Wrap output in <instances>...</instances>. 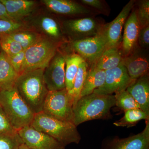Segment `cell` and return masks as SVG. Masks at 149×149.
I'll list each match as a JSON object with an SVG mask.
<instances>
[{
  "instance_id": "1",
  "label": "cell",
  "mask_w": 149,
  "mask_h": 149,
  "mask_svg": "<svg viewBox=\"0 0 149 149\" xmlns=\"http://www.w3.org/2000/svg\"><path fill=\"white\" fill-rule=\"evenodd\" d=\"M44 69L30 70L19 74L15 88L35 113L42 111L49 91L43 76Z\"/></svg>"
},
{
  "instance_id": "2",
  "label": "cell",
  "mask_w": 149,
  "mask_h": 149,
  "mask_svg": "<svg viewBox=\"0 0 149 149\" xmlns=\"http://www.w3.org/2000/svg\"><path fill=\"white\" fill-rule=\"evenodd\" d=\"M114 95L92 93L78 100L73 107V123L76 126L89 120L108 119L115 106Z\"/></svg>"
},
{
  "instance_id": "3",
  "label": "cell",
  "mask_w": 149,
  "mask_h": 149,
  "mask_svg": "<svg viewBox=\"0 0 149 149\" xmlns=\"http://www.w3.org/2000/svg\"><path fill=\"white\" fill-rule=\"evenodd\" d=\"M31 125L50 136L65 147L70 144H79L81 141L77 126L73 123L58 120L42 111L35 114Z\"/></svg>"
},
{
  "instance_id": "4",
  "label": "cell",
  "mask_w": 149,
  "mask_h": 149,
  "mask_svg": "<svg viewBox=\"0 0 149 149\" xmlns=\"http://www.w3.org/2000/svg\"><path fill=\"white\" fill-rule=\"evenodd\" d=\"M0 105L17 131L32 124L35 114L15 87L11 90L1 91Z\"/></svg>"
},
{
  "instance_id": "5",
  "label": "cell",
  "mask_w": 149,
  "mask_h": 149,
  "mask_svg": "<svg viewBox=\"0 0 149 149\" xmlns=\"http://www.w3.org/2000/svg\"><path fill=\"white\" fill-rule=\"evenodd\" d=\"M60 47L47 37L41 35L36 42L25 50L24 61L19 74L34 70L45 69Z\"/></svg>"
},
{
  "instance_id": "6",
  "label": "cell",
  "mask_w": 149,
  "mask_h": 149,
  "mask_svg": "<svg viewBox=\"0 0 149 149\" xmlns=\"http://www.w3.org/2000/svg\"><path fill=\"white\" fill-rule=\"evenodd\" d=\"M60 23L68 42L97 36L101 34L105 24L95 16L69 19Z\"/></svg>"
},
{
  "instance_id": "7",
  "label": "cell",
  "mask_w": 149,
  "mask_h": 149,
  "mask_svg": "<svg viewBox=\"0 0 149 149\" xmlns=\"http://www.w3.org/2000/svg\"><path fill=\"white\" fill-rule=\"evenodd\" d=\"M73 100L65 88L49 91L42 112L51 117L62 121L73 123Z\"/></svg>"
},
{
  "instance_id": "8",
  "label": "cell",
  "mask_w": 149,
  "mask_h": 149,
  "mask_svg": "<svg viewBox=\"0 0 149 149\" xmlns=\"http://www.w3.org/2000/svg\"><path fill=\"white\" fill-rule=\"evenodd\" d=\"M66 50L80 56L90 67L107 49L106 42L102 33L95 37L67 43ZM88 67V68H89Z\"/></svg>"
},
{
  "instance_id": "9",
  "label": "cell",
  "mask_w": 149,
  "mask_h": 149,
  "mask_svg": "<svg viewBox=\"0 0 149 149\" xmlns=\"http://www.w3.org/2000/svg\"><path fill=\"white\" fill-rule=\"evenodd\" d=\"M65 53L58 49L44 70V79L49 91L65 88Z\"/></svg>"
},
{
  "instance_id": "10",
  "label": "cell",
  "mask_w": 149,
  "mask_h": 149,
  "mask_svg": "<svg viewBox=\"0 0 149 149\" xmlns=\"http://www.w3.org/2000/svg\"><path fill=\"white\" fill-rule=\"evenodd\" d=\"M136 2V0H130L113 21L105 24L102 33L105 40L107 49L120 47L123 28Z\"/></svg>"
},
{
  "instance_id": "11",
  "label": "cell",
  "mask_w": 149,
  "mask_h": 149,
  "mask_svg": "<svg viewBox=\"0 0 149 149\" xmlns=\"http://www.w3.org/2000/svg\"><path fill=\"white\" fill-rule=\"evenodd\" d=\"M47 8L52 12L62 16L80 17L95 16L98 14L79 2L71 0H42Z\"/></svg>"
},
{
  "instance_id": "12",
  "label": "cell",
  "mask_w": 149,
  "mask_h": 149,
  "mask_svg": "<svg viewBox=\"0 0 149 149\" xmlns=\"http://www.w3.org/2000/svg\"><path fill=\"white\" fill-rule=\"evenodd\" d=\"M104 83L93 93L100 95H113L126 90L134 80L129 77L124 65L120 63L115 68L105 71Z\"/></svg>"
},
{
  "instance_id": "13",
  "label": "cell",
  "mask_w": 149,
  "mask_h": 149,
  "mask_svg": "<svg viewBox=\"0 0 149 149\" xmlns=\"http://www.w3.org/2000/svg\"><path fill=\"white\" fill-rule=\"evenodd\" d=\"M23 144L31 149H65V147L45 133L28 125L17 130Z\"/></svg>"
},
{
  "instance_id": "14",
  "label": "cell",
  "mask_w": 149,
  "mask_h": 149,
  "mask_svg": "<svg viewBox=\"0 0 149 149\" xmlns=\"http://www.w3.org/2000/svg\"><path fill=\"white\" fill-rule=\"evenodd\" d=\"M100 149H149V120L143 130L123 139L114 137L103 142Z\"/></svg>"
},
{
  "instance_id": "15",
  "label": "cell",
  "mask_w": 149,
  "mask_h": 149,
  "mask_svg": "<svg viewBox=\"0 0 149 149\" xmlns=\"http://www.w3.org/2000/svg\"><path fill=\"white\" fill-rule=\"evenodd\" d=\"M122 63L132 80L149 73V50L144 49L139 46L130 54L123 58Z\"/></svg>"
},
{
  "instance_id": "16",
  "label": "cell",
  "mask_w": 149,
  "mask_h": 149,
  "mask_svg": "<svg viewBox=\"0 0 149 149\" xmlns=\"http://www.w3.org/2000/svg\"><path fill=\"white\" fill-rule=\"evenodd\" d=\"M140 27L134 7L125 21L120 45L123 56H126L138 47V40Z\"/></svg>"
},
{
  "instance_id": "17",
  "label": "cell",
  "mask_w": 149,
  "mask_h": 149,
  "mask_svg": "<svg viewBox=\"0 0 149 149\" xmlns=\"http://www.w3.org/2000/svg\"><path fill=\"white\" fill-rule=\"evenodd\" d=\"M43 33V36L60 46L68 42L62 29L60 22L47 15L39 17L34 22V25Z\"/></svg>"
},
{
  "instance_id": "18",
  "label": "cell",
  "mask_w": 149,
  "mask_h": 149,
  "mask_svg": "<svg viewBox=\"0 0 149 149\" xmlns=\"http://www.w3.org/2000/svg\"><path fill=\"white\" fill-rule=\"evenodd\" d=\"M126 91L139 104L140 109L149 116V74L133 81Z\"/></svg>"
},
{
  "instance_id": "19",
  "label": "cell",
  "mask_w": 149,
  "mask_h": 149,
  "mask_svg": "<svg viewBox=\"0 0 149 149\" xmlns=\"http://www.w3.org/2000/svg\"><path fill=\"white\" fill-rule=\"evenodd\" d=\"M5 6L9 16L13 20L21 21L31 15L37 7V3L30 0H0Z\"/></svg>"
},
{
  "instance_id": "20",
  "label": "cell",
  "mask_w": 149,
  "mask_h": 149,
  "mask_svg": "<svg viewBox=\"0 0 149 149\" xmlns=\"http://www.w3.org/2000/svg\"><path fill=\"white\" fill-rule=\"evenodd\" d=\"M120 47L106 49L97 60L88 68V70L106 71L117 67L121 63L123 58Z\"/></svg>"
},
{
  "instance_id": "21",
  "label": "cell",
  "mask_w": 149,
  "mask_h": 149,
  "mask_svg": "<svg viewBox=\"0 0 149 149\" xmlns=\"http://www.w3.org/2000/svg\"><path fill=\"white\" fill-rule=\"evenodd\" d=\"M19 74L11 64L8 56L2 49L0 55V89L11 90L15 87Z\"/></svg>"
},
{
  "instance_id": "22",
  "label": "cell",
  "mask_w": 149,
  "mask_h": 149,
  "mask_svg": "<svg viewBox=\"0 0 149 149\" xmlns=\"http://www.w3.org/2000/svg\"><path fill=\"white\" fill-rule=\"evenodd\" d=\"M65 89L69 92L73 88L74 79L80 64L85 61L81 56L74 53L65 52Z\"/></svg>"
},
{
  "instance_id": "23",
  "label": "cell",
  "mask_w": 149,
  "mask_h": 149,
  "mask_svg": "<svg viewBox=\"0 0 149 149\" xmlns=\"http://www.w3.org/2000/svg\"><path fill=\"white\" fill-rule=\"evenodd\" d=\"M105 75L104 70H88L80 98L92 94L95 90L101 87L104 83Z\"/></svg>"
},
{
  "instance_id": "24",
  "label": "cell",
  "mask_w": 149,
  "mask_h": 149,
  "mask_svg": "<svg viewBox=\"0 0 149 149\" xmlns=\"http://www.w3.org/2000/svg\"><path fill=\"white\" fill-rule=\"evenodd\" d=\"M149 120V116L141 109H133L124 111L123 117L116 121L113 125L117 127H132L140 120Z\"/></svg>"
},
{
  "instance_id": "25",
  "label": "cell",
  "mask_w": 149,
  "mask_h": 149,
  "mask_svg": "<svg viewBox=\"0 0 149 149\" xmlns=\"http://www.w3.org/2000/svg\"><path fill=\"white\" fill-rule=\"evenodd\" d=\"M88 65L85 61L80 65L74 79L73 88L68 92L73 98V106L80 98V93L88 74Z\"/></svg>"
},
{
  "instance_id": "26",
  "label": "cell",
  "mask_w": 149,
  "mask_h": 149,
  "mask_svg": "<svg viewBox=\"0 0 149 149\" xmlns=\"http://www.w3.org/2000/svg\"><path fill=\"white\" fill-rule=\"evenodd\" d=\"M8 35L19 43L24 50L36 42L41 36L37 32L29 29L20 30Z\"/></svg>"
},
{
  "instance_id": "27",
  "label": "cell",
  "mask_w": 149,
  "mask_h": 149,
  "mask_svg": "<svg viewBox=\"0 0 149 149\" xmlns=\"http://www.w3.org/2000/svg\"><path fill=\"white\" fill-rule=\"evenodd\" d=\"M114 96L115 106L121 110L125 111L133 109H140L139 104L126 90L115 93Z\"/></svg>"
},
{
  "instance_id": "28",
  "label": "cell",
  "mask_w": 149,
  "mask_h": 149,
  "mask_svg": "<svg viewBox=\"0 0 149 149\" xmlns=\"http://www.w3.org/2000/svg\"><path fill=\"white\" fill-rule=\"evenodd\" d=\"M134 9L141 28L149 25V1H136Z\"/></svg>"
},
{
  "instance_id": "29",
  "label": "cell",
  "mask_w": 149,
  "mask_h": 149,
  "mask_svg": "<svg viewBox=\"0 0 149 149\" xmlns=\"http://www.w3.org/2000/svg\"><path fill=\"white\" fill-rule=\"evenodd\" d=\"M22 144L17 131L0 134V149H17Z\"/></svg>"
},
{
  "instance_id": "30",
  "label": "cell",
  "mask_w": 149,
  "mask_h": 149,
  "mask_svg": "<svg viewBox=\"0 0 149 149\" xmlns=\"http://www.w3.org/2000/svg\"><path fill=\"white\" fill-rule=\"evenodd\" d=\"M27 28L28 26L27 24L21 21L0 19V39L14 32L29 29Z\"/></svg>"
},
{
  "instance_id": "31",
  "label": "cell",
  "mask_w": 149,
  "mask_h": 149,
  "mask_svg": "<svg viewBox=\"0 0 149 149\" xmlns=\"http://www.w3.org/2000/svg\"><path fill=\"white\" fill-rule=\"evenodd\" d=\"M2 49L8 56H13L24 50L21 45L8 35L0 39Z\"/></svg>"
},
{
  "instance_id": "32",
  "label": "cell",
  "mask_w": 149,
  "mask_h": 149,
  "mask_svg": "<svg viewBox=\"0 0 149 149\" xmlns=\"http://www.w3.org/2000/svg\"><path fill=\"white\" fill-rule=\"evenodd\" d=\"M79 2L92 9L98 14H101L109 16L110 13L111 9L107 2L104 0H80Z\"/></svg>"
},
{
  "instance_id": "33",
  "label": "cell",
  "mask_w": 149,
  "mask_h": 149,
  "mask_svg": "<svg viewBox=\"0 0 149 149\" xmlns=\"http://www.w3.org/2000/svg\"><path fill=\"white\" fill-rule=\"evenodd\" d=\"M15 130L0 105V134L13 133Z\"/></svg>"
},
{
  "instance_id": "34",
  "label": "cell",
  "mask_w": 149,
  "mask_h": 149,
  "mask_svg": "<svg viewBox=\"0 0 149 149\" xmlns=\"http://www.w3.org/2000/svg\"><path fill=\"white\" fill-rule=\"evenodd\" d=\"M139 47L144 49H149V25L140 29L138 40Z\"/></svg>"
},
{
  "instance_id": "35",
  "label": "cell",
  "mask_w": 149,
  "mask_h": 149,
  "mask_svg": "<svg viewBox=\"0 0 149 149\" xmlns=\"http://www.w3.org/2000/svg\"><path fill=\"white\" fill-rule=\"evenodd\" d=\"M24 56L25 50H24L13 56H8L11 64L19 74L20 73L22 67L24 63Z\"/></svg>"
},
{
  "instance_id": "36",
  "label": "cell",
  "mask_w": 149,
  "mask_h": 149,
  "mask_svg": "<svg viewBox=\"0 0 149 149\" xmlns=\"http://www.w3.org/2000/svg\"><path fill=\"white\" fill-rule=\"evenodd\" d=\"M0 19L13 20L9 16L6 10L5 6L1 1H0Z\"/></svg>"
},
{
  "instance_id": "37",
  "label": "cell",
  "mask_w": 149,
  "mask_h": 149,
  "mask_svg": "<svg viewBox=\"0 0 149 149\" xmlns=\"http://www.w3.org/2000/svg\"><path fill=\"white\" fill-rule=\"evenodd\" d=\"M17 149H31L29 148H28V147H27V146H25V145L24 144H22V145H21V146H19V147H18V148Z\"/></svg>"
},
{
  "instance_id": "38",
  "label": "cell",
  "mask_w": 149,
  "mask_h": 149,
  "mask_svg": "<svg viewBox=\"0 0 149 149\" xmlns=\"http://www.w3.org/2000/svg\"><path fill=\"white\" fill-rule=\"evenodd\" d=\"M2 51L1 46V41H0V55H1V52Z\"/></svg>"
},
{
  "instance_id": "39",
  "label": "cell",
  "mask_w": 149,
  "mask_h": 149,
  "mask_svg": "<svg viewBox=\"0 0 149 149\" xmlns=\"http://www.w3.org/2000/svg\"><path fill=\"white\" fill-rule=\"evenodd\" d=\"M1 89H0V93H1Z\"/></svg>"
}]
</instances>
